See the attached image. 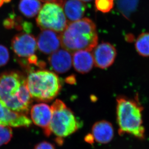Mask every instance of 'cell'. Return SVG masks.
<instances>
[{"instance_id":"cell-1","label":"cell","mask_w":149,"mask_h":149,"mask_svg":"<svg viewBox=\"0 0 149 149\" xmlns=\"http://www.w3.org/2000/svg\"><path fill=\"white\" fill-rule=\"evenodd\" d=\"M32 102L22 72L9 70L0 73V103L13 111L26 114Z\"/></svg>"},{"instance_id":"cell-2","label":"cell","mask_w":149,"mask_h":149,"mask_svg":"<svg viewBox=\"0 0 149 149\" xmlns=\"http://www.w3.org/2000/svg\"><path fill=\"white\" fill-rule=\"evenodd\" d=\"M60 36L62 47L69 52L91 51L97 45L98 39L96 24L88 18L68 23Z\"/></svg>"},{"instance_id":"cell-3","label":"cell","mask_w":149,"mask_h":149,"mask_svg":"<svg viewBox=\"0 0 149 149\" xmlns=\"http://www.w3.org/2000/svg\"><path fill=\"white\" fill-rule=\"evenodd\" d=\"M117 121L119 135L128 134L140 139L145 138V128L143 124V107L137 97L130 99L125 96L117 97Z\"/></svg>"},{"instance_id":"cell-4","label":"cell","mask_w":149,"mask_h":149,"mask_svg":"<svg viewBox=\"0 0 149 149\" xmlns=\"http://www.w3.org/2000/svg\"><path fill=\"white\" fill-rule=\"evenodd\" d=\"M31 97L37 101L49 102L58 96L62 84L58 75L49 70L31 71L26 78Z\"/></svg>"},{"instance_id":"cell-5","label":"cell","mask_w":149,"mask_h":149,"mask_svg":"<svg viewBox=\"0 0 149 149\" xmlns=\"http://www.w3.org/2000/svg\"><path fill=\"white\" fill-rule=\"evenodd\" d=\"M51 108L52 116L49 126L51 135L54 134L58 138L63 139L76 132L82 127V123L63 101L56 100Z\"/></svg>"},{"instance_id":"cell-6","label":"cell","mask_w":149,"mask_h":149,"mask_svg":"<svg viewBox=\"0 0 149 149\" xmlns=\"http://www.w3.org/2000/svg\"><path fill=\"white\" fill-rule=\"evenodd\" d=\"M61 1L46 3L41 7L36 21L41 30L61 33L66 28L67 20L61 6Z\"/></svg>"},{"instance_id":"cell-7","label":"cell","mask_w":149,"mask_h":149,"mask_svg":"<svg viewBox=\"0 0 149 149\" xmlns=\"http://www.w3.org/2000/svg\"><path fill=\"white\" fill-rule=\"evenodd\" d=\"M11 47L17 56L28 58L37 50V39L32 35L21 33L15 35L11 41Z\"/></svg>"},{"instance_id":"cell-8","label":"cell","mask_w":149,"mask_h":149,"mask_svg":"<svg viewBox=\"0 0 149 149\" xmlns=\"http://www.w3.org/2000/svg\"><path fill=\"white\" fill-rule=\"evenodd\" d=\"M93 54L94 65L102 69L112 65L117 56L115 47L108 42H102L93 49Z\"/></svg>"},{"instance_id":"cell-9","label":"cell","mask_w":149,"mask_h":149,"mask_svg":"<svg viewBox=\"0 0 149 149\" xmlns=\"http://www.w3.org/2000/svg\"><path fill=\"white\" fill-rule=\"evenodd\" d=\"M31 107L30 114L32 122L44 130V134L46 136H49L51 134L49 126L52 116L51 107L48 104L41 103Z\"/></svg>"},{"instance_id":"cell-10","label":"cell","mask_w":149,"mask_h":149,"mask_svg":"<svg viewBox=\"0 0 149 149\" xmlns=\"http://www.w3.org/2000/svg\"><path fill=\"white\" fill-rule=\"evenodd\" d=\"M32 121L26 114L13 111L0 103V125L13 127H29Z\"/></svg>"},{"instance_id":"cell-11","label":"cell","mask_w":149,"mask_h":149,"mask_svg":"<svg viewBox=\"0 0 149 149\" xmlns=\"http://www.w3.org/2000/svg\"><path fill=\"white\" fill-rule=\"evenodd\" d=\"M37 42L39 50L45 54H52L61 46L60 34L51 30H42L37 38Z\"/></svg>"},{"instance_id":"cell-12","label":"cell","mask_w":149,"mask_h":149,"mask_svg":"<svg viewBox=\"0 0 149 149\" xmlns=\"http://www.w3.org/2000/svg\"><path fill=\"white\" fill-rule=\"evenodd\" d=\"M48 60L51 67L58 73L66 72L72 67V54L64 48L59 49L51 54Z\"/></svg>"},{"instance_id":"cell-13","label":"cell","mask_w":149,"mask_h":149,"mask_svg":"<svg viewBox=\"0 0 149 149\" xmlns=\"http://www.w3.org/2000/svg\"><path fill=\"white\" fill-rule=\"evenodd\" d=\"M91 135L96 142L101 144L108 143L114 136L113 127L108 121H98L92 127Z\"/></svg>"},{"instance_id":"cell-14","label":"cell","mask_w":149,"mask_h":149,"mask_svg":"<svg viewBox=\"0 0 149 149\" xmlns=\"http://www.w3.org/2000/svg\"><path fill=\"white\" fill-rule=\"evenodd\" d=\"M72 65L79 73L89 72L94 65L93 54L90 51L85 50L75 51L72 55Z\"/></svg>"},{"instance_id":"cell-15","label":"cell","mask_w":149,"mask_h":149,"mask_svg":"<svg viewBox=\"0 0 149 149\" xmlns=\"http://www.w3.org/2000/svg\"><path fill=\"white\" fill-rule=\"evenodd\" d=\"M61 6L66 18L70 22L82 19L86 11L85 4L80 0H62Z\"/></svg>"},{"instance_id":"cell-16","label":"cell","mask_w":149,"mask_h":149,"mask_svg":"<svg viewBox=\"0 0 149 149\" xmlns=\"http://www.w3.org/2000/svg\"><path fill=\"white\" fill-rule=\"evenodd\" d=\"M42 7L40 0H20V11L28 18L34 17L38 14Z\"/></svg>"},{"instance_id":"cell-17","label":"cell","mask_w":149,"mask_h":149,"mask_svg":"<svg viewBox=\"0 0 149 149\" xmlns=\"http://www.w3.org/2000/svg\"><path fill=\"white\" fill-rule=\"evenodd\" d=\"M139 0H117V8L125 18L129 19L136 11Z\"/></svg>"},{"instance_id":"cell-18","label":"cell","mask_w":149,"mask_h":149,"mask_svg":"<svg viewBox=\"0 0 149 149\" xmlns=\"http://www.w3.org/2000/svg\"><path fill=\"white\" fill-rule=\"evenodd\" d=\"M135 47L141 56L149 57V33H142L138 36L136 41Z\"/></svg>"},{"instance_id":"cell-19","label":"cell","mask_w":149,"mask_h":149,"mask_svg":"<svg viewBox=\"0 0 149 149\" xmlns=\"http://www.w3.org/2000/svg\"><path fill=\"white\" fill-rule=\"evenodd\" d=\"M13 136V131L11 127L0 125V147L9 142Z\"/></svg>"},{"instance_id":"cell-20","label":"cell","mask_w":149,"mask_h":149,"mask_svg":"<svg viewBox=\"0 0 149 149\" xmlns=\"http://www.w3.org/2000/svg\"><path fill=\"white\" fill-rule=\"evenodd\" d=\"M113 1L114 0H96V9L102 13H108L114 7Z\"/></svg>"},{"instance_id":"cell-21","label":"cell","mask_w":149,"mask_h":149,"mask_svg":"<svg viewBox=\"0 0 149 149\" xmlns=\"http://www.w3.org/2000/svg\"><path fill=\"white\" fill-rule=\"evenodd\" d=\"M10 55L8 50L4 45H0V67L4 66L9 61Z\"/></svg>"},{"instance_id":"cell-22","label":"cell","mask_w":149,"mask_h":149,"mask_svg":"<svg viewBox=\"0 0 149 149\" xmlns=\"http://www.w3.org/2000/svg\"><path fill=\"white\" fill-rule=\"evenodd\" d=\"M34 149H55L52 143L48 141H42L35 145Z\"/></svg>"},{"instance_id":"cell-23","label":"cell","mask_w":149,"mask_h":149,"mask_svg":"<svg viewBox=\"0 0 149 149\" xmlns=\"http://www.w3.org/2000/svg\"><path fill=\"white\" fill-rule=\"evenodd\" d=\"M27 62L29 65H34L37 66L38 62L37 57L34 54L32 55L27 58Z\"/></svg>"},{"instance_id":"cell-24","label":"cell","mask_w":149,"mask_h":149,"mask_svg":"<svg viewBox=\"0 0 149 149\" xmlns=\"http://www.w3.org/2000/svg\"><path fill=\"white\" fill-rule=\"evenodd\" d=\"M15 22L11 18H8L4 21V27L7 29H11L15 26Z\"/></svg>"},{"instance_id":"cell-25","label":"cell","mask_w":149,"mask_h":149,"mask_svg":"<svg viewBox=\"0 0 149 149\" xmlns=\"http://www.w3.org/2000/svg\"><path fill=\"white\" fill-rule=\"evenodd\" d=\"M66 81L68 83L70 84H74V82L76 81V79L74 78V76H70L68 77L66 79Z\"/></svg>"},{"instance_id":"cell-26","label":"cell","mask_w":149,"mask_h":149,"mask_svg":"<svg viewBox=\"0 0 149 149\" xmlns=\"http://www.w3.org/2000/svg\"><path fill=\"white\" fill-rule=\"evenodd\" d=\"M40 1L45 2V3H48V2H52V1H55L56 0H40Z\"/></svg>"},{"instance_id":"cell-27","label":"cell","mask_w":149,"mask_h":149,"mask_svg":"<svg viewBox=\"0 0 149 149\" xmlns=\"http://www.w3.org/2000/svg\"><path fill=\"white\" fill-rule=\"evenodd\" d=\"M4 2H5V0H0V7L3 6Z\"/></svg>"},{"instance_id":"cell-28","label":"cell","mask_w":149,"mask_h":149,"mask_svg":"<svg viewBox=\"0 0 149 149\" xmlns=\"http://www.w3.org/2000/svg\"><path fill=\"white\" fill-rule=\"evenodd\" d=\"M80 1H83V2H89V1H91L92 0H80Z\"/></svg>"}]
</instances>
